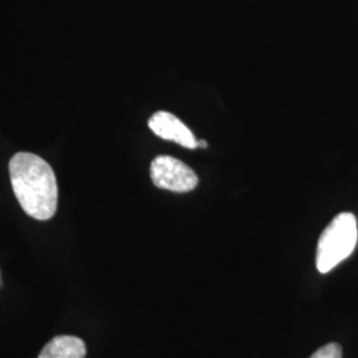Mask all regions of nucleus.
Returning <instances> with one entry per match:
<instances>
[{"instance_id": "obj_1", "label": "nucleus", "mask_w": 358, "mask_h": 358, "mask_svg": "<svg viewBox=\"0 0 358 358\" xmlns=\"http://www.w3.org/2000/svg\"><path fill=\"white\" fill-rule=\"evenodd\" d=\"M8 169L13 194L27 215L51 219L57 210L59 189L48 162L36 154L20 152L11 158Z\"/></svg>"}, {"instance_id": "obj_2", "label": "nucleus", "mask_w": 358, "mask_h": 358, "mask_svg": "<svg viewBox=\"0 0 358 358\" xmlns=\"http://www.w3.org/2000/svg\"><path fill=\"white\" fill-rule=\"evenodd\" d=\"M358 239L357 219L350 213L338 214L321 234L316 267L321 273H327L352 255Z\"/></svg>"}, {"instance_id": "obj_3", "label": "nucleus", "mask_w": 358, "mask_h": 358, "mask_svg": "<svg viewBox=\"0 0 358 358\" xmlns=\"http://www.w3.org/2000/svg\"><path fill=\"white\" fill-rule=\"evenodd\" d=\"M150 177L158 189L173 192H192L198 186L195 171L185 162L170 155L155 157L150 165Z\"/></svg>"}, {"instance_id": "obj_4", "label": "nucleus", "mask_w": 358, "mask_h": 358, "mask_svg": "<svg viewBox=\"0 0 358 358\" xmlns=\"http://www.w3.org/2000/svg\"><path fill=\"white\" fill-rule=\"evenodd\" d=\"M149 128L155 136L162 140L178 143L186 149H196L198 141L195 140L192 130L187 128L178 117L165 110L154 113L149 120Z\"/></svg>"}, {"instance_id": "obj_5", "label": "nucleus", "mask_w": 358, "mask_h": 358, "mask_svg": "<svg viewBox=\"0 0 358 358\" xmlns=\"http://www.w3.org/2000/svg\"><path fill=\"white\" fill-rule=\"evenodd\" d=\"M85 343L75 336H56L40 352L38 358H85Z\"/></svg>"}, {"instance_id": "obj_6", "label": "nucleus", "mask_w": 358, "mask_h": 358, "mask_svg": "<svg viewBox=\"0 0 358 358\" xmlns=\"http://www.w3.org/2000/svg\"><path fill=\"white\" fill-rule=\"evenodd\" d=\"M309 358H343V349L336 343L319 348Z\"/></svg>"}, {"instance_id": "obj_7", "label": "nucleus", "mask_w": 358, "mask_h": 358, "mask_svg": "<svg viewBox=\"0 0 358 358\" xmlns=\"http://www.w3.org/2000/svg\"><path fill=\"white\" fill-rule=\"evenodd\" d=\"M198 146H199V148H203V149H206V148H207V142L198 141Z\"/></svg>"}, {"instance_id": "obj_8", "label": "nucleus", "mask_w": 358, "mask_h": 358, "mask_svg": "<svg viewBox=\"0 0 358 358\" xmlns=\"http://www.w3.org/2000/svg\"><path fill=\"white\" fill-rule=\"evenodd\" d=\"M1 284H3V282H1V273H0V288H1Z\"/></svg>"}]
</instances>
